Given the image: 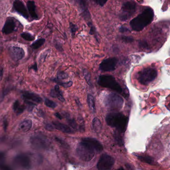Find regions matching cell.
<instances>
[{
  "instance_id": "8d00e7d4",
  "label": "cell",
  "mask_w": 170,
  "mask_h": 170,
  "mask_svg": "<svg viewBox=\"0 0 170 170\" xmlns=\"http://www.w3.org/2000/svg\"><path fill=\"white\" fill-rule=\"evenodd\" d=\"M25 109V107L24 106H20L18 109L16 111V112H17V115H20L24 111Z\"/></svg>"
},
{
  "instance_id": "8992f818",
  "label": "cell",
  "mask_w": 170,
  "mask_h": 170,
  "mask_svg": "<svg viewBox=\"0 0 170 170\" xmlns=\"http://www.w3.org/2000/svg\"><path fill=\"white\" fill-rule=\"evenodd\" d=\"M98 84L102 87L110 89L119 93H121L123 92V89L120 85L112 76L105 75L100 76L98 79Z\"/></svg>"
},
{
  "instance_id": "e0dca14e",
  "label": "cell",
  "mask_w": 170,
  "mask_h": 170,
  "mask_svg": "<svg viewBox=\"0 0 170 170\" xmlns=\"http://www.w3.org/2000/svg\"><path fill=\"white\" fill-rule=\"evenodd\" d=\"M23 96L26 100H32L37 103H40L42 102L41 97L37 94L33 93L24 92L23 93Z\"/></svg>"
},
{
  "instance_id": "1f68e13d",
  "label": "cell",
  "mask_w": 170,
  "mask_h": 170,
  "mask_svg": "<svg viewBox=\"0 0 170 170\" xmlns=\"http://www.w3.org/2000/svg\"><path fill=\"white\" fill-rule=\"evenodd\" d=\"M88 25L90 28L89 33H90V34H92V35H95V36H96V29L95 28V27H94V25H93L92 22L89 23Z\"/></svg>"
},
{
  "instance_id": "60d3db41",
  "label": "cell",
  "mask_w": 170,
  "mask_h": 170,
  "mask_svg": "<svg viewBox=\"0 0 170 170\" xmlns=\"http://www.w3.org/2000/svg\"><path fill=\"white\" fill-rule=\"evenodd\" d=\"M0 169L1 170H11L9 169V168L8 167L6 166H1V167H0Z\"/></svg>"
},
{
  "instance_id": "5b68a950",
  "label": "cell",
  "mask_w": 170,
  "mask_h": 170,
  "mask_svg": "<svg viewBox=\"0 0 170 170\" xmlns=\"http://www.w3.org/2000/svg\"><path fill=\"white\" fill-rule=\"evenodd\" d=\"M76 153L81 160L89 162L94 158L95 151L88 144L82 141L77 147Z\"/></svg>"
},
{
  "instance_id": "4dcf8cb0",
  "label": "cell",
  "mask_w": 170,
  "mask_h": 170,
  "mask_svg": "<svg viewBox=\"0 0 170 170\" xmlns=\"http://www.w3.org/2000/svg\"><path fill=\"white\" fill-rule=\"evenodd\" d=\"M70 28L72 34V36H75L76 32H77V30H78V27L75 24H73L72 23H70Z\"/></svg>"
},
{
  "instance_id": "ac0fdd59",
  "label": "cell",
  "mask_w": 170,
  "mask_h": 170,
  "mask_svg": "<svg viewBox=\"0 0 170 170\" xmlns=\"http://www.w3.org/2000/svg\"><path fill=\"white\" fill-rule=\"evenodd\" d=\"M52 124L54 126V128H56L59 130L66 133H73V131L72 129L69 127L68 125L63 124L62 123H59L58 121H53Z\"/></svg>"
},
{
  "instance_id": "6da1fadb",
  "label": "cell",
  "mask_w": 170,
  "mask_h": 170,
  "mask_svg": "<svg viewBox=\"0 0 170 170\" xmlns=\"http://www.w3.org/2000/svg\"><path fill=\"white\" fill-rule=\"evenodd\" d=\"M154 12L151 8H147L140 14L134 17L130 22L132 29L136 32H140L151 23L154 18Z\"/></svg>"
},
{
  "instance_id": "30bf717a",
  "label": "cell",
  "mask_w": 170,
  "mask_h": 170,
  "mask_svg": "<svg viewBox=\"0 0 170 170\" xmlns=\"http://www.w3.org/2000/svg\"><path fill=\"white\" fill-rule=\"evenodd\" d=\"M15 161L17 165L23 169L29 170L32 168V161L28 155H18L15 158Z\"/></svg>"
},
{
  "instance_id": "9a60e30c",
  "label": "cell",
  "mask_w": 170,
  "mask_h": 170,
  "mask_svg": "<svg viewBox=\"0 0 170 170\" xmlns=\"http://www.w3.org/2000/svg\"><path fill=\"white\" fill-rule=\"evenodd\" d=\"M89 146L92 148L95 151L100 153L103 150V146L102 144L100 143L98 140L96 139L91 138H86L82 140Z\"/></svg>"
},
{
  "instance_id": "f6af8a7d",
  "label": "cell",
  "mask_w": 170,
  "mask_h": 170,
  "mask_svg": "<svg viewBox=\"0 0 170 170\" xmlns=\"http://www.w3.org/2000/svg\"><path fill=\"white\" fill-rule=\"evenodd\" d=\"M117 170H124V169H123V168L121 167V168H119V169H117Z\"/></svg>"
},
{
  "instance_id": "cb8c5ba5",
  "label": "cell",
  "mask_w": 170,
  "mask_h": 170,
  "mask_svg": "<svg viewBox=\"0 0 170 170\" xmlns=\"http://www.w3.org/2000/svg\"><path fill=\"white\" fill-rule=\"evenodd\" d=\"M45 40L44 38H41L39 40H36L35 42H33V43L31 45V47L34 49H38L42 45H43V44L45 43Z\"/></svg>"
},
{
  "instance_id": "8fae6325",
  "label": "cell",
  "mask_w": 170,
  "mask_h": 170,
  "mask_svg": "<svg viewBox=\"0 0 170 170\" xmlns=\"http://www.w3.org/2000/svg\"><path fill=\"white\" fill-rule=\"evenodd\" d=\"M117 58L115 57L108 58L104 60L100 65V69L103 71H111L116 68L117 65Z\"/></svg>"
},
{
  "instance_id": "5bb4252c",
  "label": "cell",
  "mask_w": 170,
  "mask_h": 170,
  "mask_svg": "<svg viewBox=\"0 0 170 170\" xmlns=\"http://www.w3.org/2000/svg\"><path fill=\"white\" fill-rule=\"evenodd\" d=\"M9 53L12 58L15 60L21 59L25 55L24 49L17 46H13L9 48Z\"/></svg>"
},
{
  "instance_id": "b9f144b4",
  "label": "cell",
  "mask_w": 170,
  "mask_h": 170,
  "mask_svg": "<svg viewBox=\"0 0 170 170\" xmlns=\"http://www.w3.org/2000/svg\"><path fill=\"white\" fill-rule=\"evenodd\" d=\"M55 115L56 117H57L58 119H62V115H61L60 113H59V112H56V113H55V115Z\"/></svg>"
},
{
  "instance_id": "9c48e42d",
  "label": "cell",
  "mask_w": 170,
  "mask_h": 170,
  "mask_svg": "<svg viewBox=\"0 0 170 170\" xmlns=\"http://www.w3.org/2000/svg\"><path fill=\"white\" fill-rule=\"evenodd\" d=\"M115 160L113 157L107 154H103L98 161L96 167L98 170H109L115 164Z\"/></svg>"
},
{
  "instance_id": "4316f807",
  "label": "cell",
  "mask_w": 170,
  "mask_h": 170,
  "mask_svg": "<svg viewBox=\"0 0 170 170\" xmlns=\"http://www.w3.org/2000/svg\"><path fill=\"white\" fill-rule=\"evenodd\" d=\"M21 36L24 40H26L27 41H33L34 40V36L28 32H23L21 34Z\"/></svg>"
},
{
  "instance_id": "836d02e7",
  "label": "cell",
  "mask_w": 170,
  "mask_h": 170,
  "mask_svg": "<svg viewBox=\"0 0 170 170\" xmlns=\"http://www.w3.org/2000/svg\"><path fill=\"white\" fill-rule=\"evenodd\" d=\"M68 78V75L66 73L63 72L59 73L58 74V77L57 78V79L58 80H61L65 79Z\"/></svg>"
},
{
  "instance_id": "7402d4cb",
  "label": "cell",
  "mask_w": 170,
  "mask_h": 170,
  "mask_svg": "<svg viewBox=\"0 0 170 170\" xmlns=\"http://www.w3.org/2000/svg\"><path fill=\"white\" fill-rule=\"evenodd\" d=\"M92 129L94 132L99 133L102 129V124L99 119L95 117L92 121Z\"/></svg>"
},
{
  "instance_id": "44dd1931",
  "label": "cell",
  "mask_w": 170,
  "mask_h": 170,
  "mask_svg": "<svg viewBox=\"0 0 170 170\" xmlns=\"http://www.w3.org/2000/svg\"><path fill=\"white\" fill-rule=\"evenodd\" d=\"M32 125V121L30 119L23 120L19 124V129L22 132H28L31 129Z\"/></svg>"
},
{
  "instance_id": "52a82bcc",
  "label": "cell",
  "mask_w": 170,
  "mask_h": 170,
  "mask_svg": "<svg viewBox=\"0 0 170 170\" xmlns=\"http://www.w3.org/2000/svg\"><path fill=\"white\" fill-rule=\"evenodd\" d=\"M136 9V5L134 2H125L121 7L119 19L122 21H126L134 15Z\"/></svg>"
},
{
  "instance_id": "603a6c76",
  "label": "cell",
  "mask_w": 170,
  "mask_h": 170,
  "mask_svg": "<svg viewBox=\"0 0 170 170\" xmlns=\"http://www.w3.org/2000/svg\"><path fill=\"white\" fill-rule=\"evenodd\" d=\"M87 102L91 111L93 113H95L96 112V106H95V99L93 96L91 95H88L87 97Z\"/></svg>"
},
{
  "instance_id": "3957f363",
  "label": "cell",
  "mask_w": 170,
  "mask_h": 170,
  "mask_svg": "<svg viewBox=\"0 0 170 170\" xmlns=\"http://www.w3.org/2000/svg\"><path fill=\"white\" fill-rule=\"evenodd\" d=\"M158 76V71L155 68L147 67L138 72L137 80L140 84L148 86L154 81Z\"/></svg>"
},
{
  "instance_id": "484cf974",
  "label": "cell",
  "mask_w": 170,
  "mask_h": 170,
  "mask_svg": "<svg viewBox=\"0 0 170 170\" xmlns=\"http://www.w3.org/2000/svg\"><path fill=\"white\" fill-rule=\"evenodd\" d=\"M66 117L68 123L70 125V127H71L73 129H76L77 128V124L75 120L74 119L70 118V116L68 114L66 115Z\"/></svg>"
},
{
  "instance_id": "d6986e66",
  "label": "cell",
  "mask_w": 170,
  "mask_h": 170,
  "mask_svg": "<svg viewBox=\"0 0 170 170\" xmlns=\"http://www.w3.org/2000/svg\"><path fill=\"white\" fill-rule=\"evenodd\" d=\"M27 5L29 15L31 16L32 19L33 20H37L38 17L36 12V4L33 1H29L28 2Z\"/></svg>"
},
{
  "instance_id": "7a4b0ae2",
  "label": "cell",
  "mask_w": 170,
  "mask_h": 170,
  "mask_svg": "<svg viewBox=\"0 0 170 170\" xmlns=\"http://www.w3.org/2000/svg\"><path fill=\"white\" fill-rule=\"evenodd\" d=\"M108 125L115 127L120 132H124L127 129L128 118L120 112H114L108 113L106 117Z\"/></svg>"
},
{
  "instance_id": "ab89813d",
  "label": "cell",
  "mask_w": 170,
  "mask_h": 170,
  "mask_svg": "<svg viewBox=\"0 0 170 170\" xmlns=\"http://www.w3.org/2000/svg\"><path fill=\"white\" fill-rule=\"evenodd\" d=\"M45 128L47 130L52 131L54 129V127L53 124H47L45 125Z\"/></svg>"
},
{
  "instance_id": "4fadbf2b",
  "label": "cell",
  "mask_w": 170,
  "mask_h": 170,
  "mask_svg": "<svg viewBox=\"0 0 170 170\" xmlns=\"http://www.w3.org/2000/svg\"><path fill=\"white\" fill-rule=\"evenodd\" d=\"M76 3L78 5V7L80 9L81 13L84 18L86 21H88L89 23L91 21V15L90 12L89 11L87 3L85 0H75Z\"/></svg>"
},
{
  "instance_id": "d6a6232c",
  "label": "cell",
  "mask_w": 170,
  "mask_h": 170,
  "mask_svg": "<svg viewBox=\"0 0 170 170\" xmlns=\"http://www.w3.org/2000/svg\"><path fill=\"white\" fill-rule=\"evenodd\" d=\"M121 40L123 41L126 43H129V42H132L133 41V38L132 37H129V36H122L121 37Z\"/></svg>"
},
{
  "instance_id": "d590c367",
  "label": "cell",
  "mask_w": 170,
  "mask_h": 170,
  "mask_svg": "<svg viewBox=\"0 0 170 170\" xmlns=\"http://www.w3.org/2000/svg\"><path fill=\"white\" fill-rule=\"evenodd\" d=\"M91 1L94 2L95 3H96L100 6L103 7L107 3L108 0H91Z\"/></svg>"
},
{
  "instance_id": "ba28073f",
  "label": "cell",
  "mask_w": 170,
  "mask_h": 170,
  "mask_svg": "<svg viewBox=\"0 0 170 170\" xmlns=\"http://www.w3.org/2000/svg\"><path fill=\"white\" fill-rule=\"evenodd\" d=\"M30 143L32 146L38 149H46L49 148L50 142L45 136L36 135L30 138Z\"/></svg>"
},
{
  "instance_id": "ee69618b",
  "label": "cell",
  "mask_w": 170,
  "mask_h": 170,
  "mask_svg": "<svg viewBox=\"0 0 170 170\" xmlns=\"http://www.w3.org/2000/svg\"><path fill=\"white\" fill-rule=\"evenodd\" d=\"M32 68L33 69H34L35 71H36L37 70V65H36V64H35L34 65H33V66H32Z\"/></svg>"
},
{
  "instance_id": "ffe728a7",
  "label": "cell",
  "mask_w": 170,
  "mask_h": 170,
  "mask_svg": "<svg viewBox=\"0 0 170 170\" xmlns=\"http://www.w3.org/2000/svg\"><path fill=\"white\" fill-rule=\"evenodd\" d=\"M50 95L53 98H58L61 102H64L65 101V99L64 98L62 92L60 89L58 85H57L55 86L54 89H52L51 90Z\"/></svg>"
},
{
  "instance_id": "f546056e",
  "label": "cell",
  "mask_w": 170,
  "mask_h": 170,
  "mask_svg": "<svg viewBox=\"0 0 170 170\" xmlns=\"http://www.w3.org/2000/svg\"><path fill=\"white\" fill-rule=\"evenodd\" d=\"M84 75L85 78L86 80L87 81V82H88V83L91 85V76H90V74L89 72L88 71L86 70V69H85L84 70Z\"/></svg>"
},
{
  "instance_id": "d4e9b609",
  "label": "cell",
  "mask_w": 170,
  "mask_h": 170,
  "mask_svg": "<svg viewBox=\"0 0 170 170\" xmlns=\"http://www.w3.org/2000/svg\"><path fill=\"white\" fill-rule=\"evenodd\" d=\"M138 159L140 161H142L143 162L149 164H152L154 163V161L152 158L149 156H138Z\"/></svg>"
},
{
  "instance_id": "83f0119b",
  "label": "cell",
  "mask_w": 170,
  "mask_h": 170,
  "mask_svg": "<svg viewBox=\"0 0 170 170\" xmlns=\"http://www.w3.org/2000/svg\"><path fill=\"white\" fill-rule=\"evenodd\" d=\"M54 81L57 83V85H59L63 86L64 88H69L72 85L73 82L72 81H69L67 82H61L60 81L58 80H54Z\"/></svg>"
},
{
  "instance_id": "277c9868",
  "label": "cell",
  "mask_w": 170,
  "mask_h": 170,
  "mask_svg": "<svg viewBox=\"0 0 170 170\" xmlns=\"http://www.w3.org/2000/svg\"><path fill=\"white\" fill-rule=\"evenodd\" d=\"M105 106L110 111H117L123 108L124 100L120 96L115 93H110L104 98Z\"/></svg>"
},
{
  "instance_id": "7c38bea8",
  "label": "cell",
  "mask_w": 170,
  "mask_h": 170,
  "mask_svg": "<svg viewBox=\"0 0 170 170\" xmlns=\"http://www.w3.org/2000/svg\"><path fill=\"white\" fill-rule=\"evenodd\" d=\"M13 7L17 13L23 16L25 19H28L29 15L28 13V10L23 2L20 0H15L13 2Z\"/></svg>"
},
{
  "instance_id": "7bdbcfd3",
  "label": "cell",
  "mask_w": 170,
  "mask_h": 170,
  "mask_svg": "<svg viewBox=\"0 0 170 170\" xmlns=\"http://www.w3.org/2000/svg\"><path fill=\"white\" fill-rule=\"evenodd\" d=\"M3 76V69L0 68V81L2 80Z\"/></svg>"
},
{
  "instance_id": "e575fe53",
  "label": "cell",
  "mask_w": 170,
  "mask_h": 170,
  "mask_svg": "<svg viewBox=\"0 0 170 170\" xmlns=\"http://www.w3.org/2000/svg\"><path fill=\"white\" fill-rule=\"evenodd\" d=\"M115 140H116V141L119 145H121L123 144V139L121 138V136H120V135L119 133L116 132L115 134Z\"/></svg>"
},
{
  "instance_id": "74e56055",
  "label": "cell",
  "mask_w": 170,
  "mask_h": 170,
  "mask_svg": "<svg viewBox=\"0 0 170 170\" xmlns=\"http://www.w3.org/2000/svg\"><path fill=\"white\" fill-rule=\"evenodd\" d=\"M119 32L122 33H124V32H129V29L127 28V27H124V26H121L119 28Z\"/></svg>"
},
{
  "instance_id": "2e32d148",
  "label": "cell",
  "mask_w": 170,
  "mask_h": 170,
  "mask_svg": "<svg viewBox=\"0 0 170 170\" xmlns=\"http://www.w3.org/2000/svg\"><path fill=\"white\" fill-rule=\"evenodd\" d=\"M15 28L16 23L15 20L12 17H8L3 27L2 32L4 34H10L15 30Z\"/></svg>"
},
{
  "instance_id": "f35d334b",
  "label": "cell",
  "mask_w": 170,
  "mask_h": 170,
  "mask_svg": "<svg viewBox=\"0 0 170 170\" xmlns=\"http://www.w3.org/2000/svg\"><path fill=\"white\" fill-rule=\"evenodd\" d=\"M20 103H19V101H18V100H16V102L14 103L13 106V110H14L15 111H16L18 109V108L20 107Z\"/></svg>"
},
{
  "instance_id": "f1b7e54d",
  "label": "cell",
  "mask_w": 170,
  "mask_h": 170,
  "mask_svg": "<svg viewBox=\"0 0 170 170\" xmlns=\"http://www.w3.org/2000/svg\"><path fill=\"white\" fill-rule=\"evenodd\" d=\"M44 103H45V104L47 107H49L50 108H55L57 106L55 102H53L52 100H50L49 99H45Z\"/></svg>"
}]
</instances>
